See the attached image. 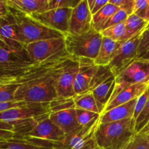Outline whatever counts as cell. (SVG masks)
<instances>
[{"label":"cell","mask_w":149,"mask_h":149,"mask_svg":"<svg viewBox=\"0 0 149 149\" xmlns=\"http://www.w3.org/2000/svg\"><path fill=\"white\" fill-rule=\"evenodd\" d=\"M3 84H3V82H1V81H0V86L3 85Z\"/></svg>","instance_id":"f6af8a7d"},{"label":"cell","mask_w":149,"mask_h":149,"mask_svg":"<svg viewBox=\"0 0 149 149\" xmlns=\"http://www.w3.org/2000/svg\"><path fill=\"white\" fill-rule=\"evenodd\" d=\"M149 122V100L143 109L142 111L135 119V132L139 133Z\"/></svg>","instance_id":"4dcf8cb0"},{"label":"cell","mask_w":149,"mask_h":149,"mask_svg":"<svg viewBox=\"0 0 149 149\" xmlns=\"http://www.w3.org/2000/svg\"><path fill=\"white\" fill-rule=\"evenodd\" d=\"M93 15L89 8L87 0H81L78 5L73 9L69 20L68 33L79 35L87 33L92 29Z\"/></svg>","instance_id":"9a60e30c"},{"label":"cell","mask_w":149,"mask_h":149,"mask_svg":"<svg viewBox=\"0 0 149 149\" xmlns=\"http://www.w3.org/2000/svg\"><path fill=\"white\" fill-rule=\"evenodd\" d=\"M49 10L60 8L74 9L81 0H48Z\"/></svg>","instance_id":"d6a6232c"},{"label":"cell","mask_w":149,"mask_h":149,"mask_svg":"<svg viewBox=\"0 0 149 149\" xmlns=\"http://www.w3.org/2000/svg\"><path fill=\"white\" fill-rule=\"evenodd\" d=\"M149 100V84L148 87L146 88V90H145L143 93L142 95L138 99V102H137L136 107H135V113H134L133 118L135 119H136L138 118V116H139V114L141 113V112L142 111L143 109L144 108L145 105L146 104V103Z\"/></svg>","instance_id":"d590c367"},{"label":"cell","mask_w":149,"mask_h":149,"mask_svg":"<svg viewBox=\"0 0 149 149\" xmlns=\"http://www.w3.org/2000/svg\"><path fill=\"white\" fill-rule=\"evenodd\" d=\"M142 33L143 31L123 42L117 49L114 57L108 65L115 77H117L137 60L138 48Z\"/></svg>","instance_id":"9c48e42d"},{"label":"cell","mask_w":149,"mask_h":149,"mask_svg":"<svg viewBox=\"0 0 149 149\" xmlns=\"http://www.w3.org/2000/svg\"><path fill=\"white\" fill-rule=\"evenodd\" d=\"M71 56L35 63L13 84H19L15 100L26 103H51L58 99L56 84L67 60Z\"/></svg>","instance_id":"6da1fadb"},{"label":"cell","mask_w":149,"mask_h":149,"mask_svg":"<svg viewBox=\"0 0 149 149\" xmlns=\"http://www.w3.org/2000/svg\"><path fill=\"white\" fill-rule=\"evenodd\" d=\"M9 12V7L6 3V0H0V15Z\"/></svg>","instance_id":"60d3db41"},{"label":"cell","mask_w":149,"mask_h":149,"mask_svg":"<svg viewBox=\"0 0 149 149\" xmlns=\"http://www.w3.org/2000/svg\"><path fill=\"white\" fill-rule=\"evenodd\" d=\"M49 117L65 135L75 132L81 127L77 121L75 108L51 111Z\"/></svg>","instance_id":"e0dca14e"},{"label":"cell","mask_w":149,"mask_h":149,"mask_svg":"<svg viewBox=\"0 0 149 149\" xmlns=\"http://www.w3.org/2000/svg\"><path fill=\"white\" fill-rule=\"evenodd\" d=\"M119 10V7L115 6L114 4H111L109 1L100 11L93 15V21H92L93 29L100 33L106 22Z\"/></svg>","instance_id":"603a6c76"},{"label":"cell","mask_w":149,"mask_h":149,"mask_svg":"<svg viewBox=\"0 0 149 149\" xmlns=\"http://www.w3.org/2000/svg\"><path fill=\"white\" fill-rule=\"evenodd\" d=\"M148 24V22L136 15L132 14L131 15H129L125 21V26L130 39L133 37L135 35L143 31Z\"/></svg>","instance_id":"4316f807"},{"label":"cell","mask_w":149,"mask_h":149,"mask_svg":"<svg viewBox=\"0 0 149 149\" xmlns=\"http://www.w3.org/2000/svg\"><path fill=\"white\" fill-rule=\"evenodd\" d=\"M140 59H149V50L144 55H143Z\"/></svg>","instance_id":"ee69618b"},{"label":"cell","mask_w":149,"mask_h":149,"mask_svg":"<svg viewBox=\"0 0 149 149\" xmlns=\"http://www.w3.org/2000/svg\"><path fill=\"white\" fill-rule=\"evenodd\" d=\"M149 50V27L146 29L141 33L140 43L138 48L137 60L140 59Z\"/></svg>","instance_id":"836d02e7"},{"label":"cell","mask_w":149,"mask_h":149,"mask_svg":"<svg viewBox=\"0 0 149 149\" xmlns=\"http://www.w3.org/2000/svg\"><path fill=\"white\" fill-rule=\"evenodd\" d=\"M26 103H27L23 101H17V100H14V101L11 102H6V103H0V112H3L4 111L13 109V108L23 106Z\"/></svg>","instance_id":"f35d334b"},{"label":"cell","mask_w":149,"mask_h":149,"mask_svg":"<svg viewBox=\"0 0 149 149\" xmlns=\"http://www.w3.org/2000/svg\"><path fill=\"white\" fill-rule=\"evenodd\" d=\"M144 20H145L146 22H148V23H149V4L148 6V8H147V11H146V16Z\"/></svg>","instance_id":"b9f144b4"},{"label":"cell","mask_w":149,"mask_h":149,"mask_svg":"<svg viewBox=\"0 0 149 149\" xmlns=\"http://www.w3.org/2000/svg\"><path fill=\"white\" fill-rule=\"evenodd\" d=\"M124 149H149V132L136 133Z\"/></svg>","instance_id":"83f0119b"},{"label":"cell","mask_w":149,"mask_h":149,"mask_svg":"<svg viewBox=\"0 0 149 149\" xmlns=\"http://www.w3.org/2000/svg\"><path fill=\"white\" fill-rule=\"evenodd\" d=\"M140 132H142V133H146V132H149V122L148 123V125L142 130Z\"/></svg>","instance_id":"7bdbcfd3"},{"label":"cell","mask_w":149,"mask_h":149,"mask_svg":"<svg viewBox=\"0 0 149 149\" xmlns=\"http://www.w3.org/2000/svg\"><path fill=\"white\" fill-rule=\"evenodd\" d=\"M0 149H54L25 138H13L0 142Z\"/></svg>","instance_id":"cb8c5ba5"},{"label":"cell","mask_w":149,"mask_h":149,"mask_svg":"<svg viewBox=\"0 0 149 149\" xmlns=\"http://www.w3.org/2000/svg\"><path fill=\"white\" fill-rule=\"evenodd\" d=\"M122 43L123 42H116L109 38L103 37L98 55L94 60L96 65L108 66Z\"/></svg>","instance_id":"7402d4cb"},{"label":"cell","mask_w":149,"mask_h":149,"mask_svg":"<svg viewBox=\"0 0 149 149\" xmlns=\"http://www.w3.org/2000/svg\"><path fill=\"white\" fill-rule=\"evenodd\" d=\"M109 1L119 7L120 10L126 12L128 15L133 14L135 0H109Z\"/></svg>","instance_id":"e575fe53"},{"label":"cell","mask_w":149,"mask_h":149,"mask_svg":"<svg viewBox=\"0 0 149 149\" xmlns=\"http://www.w3.org/2000/svg\"><path fill=\"white\" fill-rule=\"evenodd\" d=\"M0 45L15 50H26V47L19 40L15 20L9 10L0 15Z\"/></svg>","instance_id":"4fadbf2b"},{"label":"cell","mask_w":149,"mask_h":149,"mask_svg":"<svg viewBox=\"0 0 149 149\" xmlns=\"http://www.w3.org/2000/svg\"><path fill=\"white\" fill-rule=\"evenodd\" d=\"M100 124V117L79 130L65 135L61 142L54 143L55 149H98L95 132Z\"/></svg>","instance_id":"52a82bcc"},{"label":"cell","mask_w":149,"mask_h":149,"mask_svg":"<svg viewBox=\"0 0 149 149\" xmlns=\"http://www.w3.org/2000/svg\"><path fill=\"white\" fill-rule=\"evenodd\" d=\"M149 81H146V82L131 84V85L126 87L111 101L108 103L103 112L108 111L111 110V109H113L116 106L125 104V103H128V102L131 101L134 99L139 98L142 95L143 93L145 92V90H146Z\"/></svg>","instance_id":"ac0fdd59"},{"label":"cell","mask_w":149,"mask_h":149,"mask_svg":"<svg viewBox=\"0 0 149 149\" xmlns=\"http://www.w3.org/2000/svg\"><path fill=\"white\" fill-rule=\"evenodd\" d=\"M73 98L75 104V109H84L100 114L93 93L78 95Z\"/></svg>","instance_id":"484cf974"},{"label":"cell","mask_w":149,"mask_h":149,"mask_svg":"<svg viewBox=\"0 0 149 149\" xmlns=\"http://www.w3.org/2000/svg\"><path fill=\"white\" fill-rule=\"evenodd\" d=\"M34 64L26 49L15 50L0 45V81L3 84L13 83Z\"/></svg>","instance_id":"277c9868"},{"label":"cell","mask_w":149,"mask_h":149,"mask_svg":"<svg viewBox=\"0 0 149 149\" xmlns=\"http://www.w3.org/2000/svg\"><path fill=\"white\" fill-rule=\"evenodd\" d=\"M49 113L44 116L29 133L23 136H14L18 138H33L42 141L61 142L65 138V134L49 119Z\"/></svg>","instance_id":"5bb4252c"},{"label":"cell","mask_w":149,"mask_h":149,"mask_svg":"<svg viewBox=\"0 0 149 149\" xmlns=\"http://www.w3.org/2000/svg\"><path fill=\"white\" fill-rule=\"evenodd\" d=\"M50 112V103H27L23 106L0 112V121L11 122L33 119Z\"/></svg>","instance_id":"8fae6325"},{"label":"cell","mask_w":149,"mask_h":149,"mask_svg":"<svg viewBox=\"0 0 149 149\" xmlns=\"http://www.w3.org/2000/svg\"><path fill=\"white\" fill-rule=\"evenodd\" d=\"M7 6L29 15L49 10L48 0H6Z\"/></svg>","instance_id":"44dd1931"},{"label":"cell","mask_w":149,"mask_h":149,"mask_svg":"<svg viewBox=\"0 0 149 149\" xmlns=\"http://www.w3.org/2000/svg\"><path fill=\"white\" fill-rule=\"evenodd\" d=\"M15 133L10 131H6V130H0V142L4 140L10 139V138H14Z\"/></svg>","instance_id":"ab89813d"},{"label":"cell","mask_w":149,"mask_h":149,"mask_svg":"<svg viewBox=\"0 0 149 149\" xmlns=\"http://www.w3.org/2000/svg\"><path fill=\"white\" fill-rule=\"evenodd\" d=\"M79 69V58H68L65 63L62 73L56 84L58 99H68L75 97L74 82Z\"/></svg>","instance_id":"30bf717a"},{"label":"cell","mask_w":149,"mask_h":149,"mask_svg":"<svg viewBox=\"0 0 149 149\" xmlns=\"http://www.w3.org/2000/svg\"><path fill=\"white\" fill-rule=\"evenodd\" d=\"M138 99H134L128 103L120 105L106 112H103L100 116V123H109L132 118L135 113Z\"/></svg>","instance_id":"d6986e66"},{"label":"cell","mask_w":149,"mask_h":149,"mask_svg":"<svg viewBox=\"0 0 149 149\" xmlns=\"http://www.w3.org/2000/svg\"><path fill=\"white\" fill-rule=\"evenodd\" d=\"M79 69L74 82V92L76 95L82 94L88 90L92 79L98 70L99 66L94 60L89 58H79Z\"/></svg>","instance_id":"2e32d148"},{"label":"cell","mask_w":149,"mask_h":149,"mask_svg":"<svg viewBox=\"0 0 149 149\" xmlns=\"http://www.w3.org/2000/svg\"><path fill=\"white\" fill-rule=\"evenodd\" d=\"M116 85V77L114 75L109 77L108 79L99 84L93 92V96L97 103V108L100 112V114L106 109L109 103L112 94L113 93Z\"/></svg>","instance_id":"ffe728a7"},{"label":"cell","mask_w":149,"mask_h":149,"mask_svg":"<svg viewBox=\"0 0 149 149\" xmlns=\"http://www.w3.org/2000/svg\"><path fill=\"white\" fill-rule=\"evenodd\" d=\"M19 84L10 83L0 86V103L14 101L15 95Z\"/></svg>","instance_id":"f1b7e54d"},{"label":"cell","mask_w":149,"mask_h":149,"mask_svg":"<svg viewBox=\"0 0 149 149\" xmlns=\"http://www.w3.org/2000/svg\"><path fill=\"white\" fill-rule=\"evenodd\" d=\"M76 112L77 121L81 127H85L90 125L91 122L97 119L100 116L99 113L80 109H76Z\"/></svg>","instance_id":"f546056e"},{"label":"cell","mask_w":149,"mask_h":149,"mask_svg":"<svg viewBox=\"0 0 149 149\" xmlns=\"http://www.w3.org/2000/svg\"><path fill=\"white\" fill-rule=\"evenodd\" d=\"M25 47L34 63L71 56L65 47V36L32 42Z\"/></svg>","instance_id":"8992f818"},{"label":"cell","mask_w":149,"mask_h":149,"mask_svg":"<svg viewBox=\"0 0 149 149\" xmlns=\"http://www.w3.org/2000/svg\"><path fill=\"white\" fill-rule=\"evenodd\" d=\"M146 81H149V59L136 60L116 77V85L109 102L127 86Z\"/></svg>","instance_id":"ba28073f"},{"label":"cell","mask_w":149,"mask_h":149,"mask_svg":"<svg viewBox=\"0 0 149 149\" xmlns=\"http://www.w3.org/2000/svg\"><path fill=\"white\" fill-rule=\"evenodd\" d=\"M108 2H109V0H103V1L87 0V4H88L89 8H90V12H91L92 15H94L97 12L100 11Z\"/></svg>","instance_id":"74e56055"},{"label":"cell","mask_w":149,"mask_h":149,"mask_svg":"<svg viewBox=\"0 0 149 149\" xmlns=\"http://www.w3.org/2000/svg\"><path fill=\"white\" fill-rule=\"evenodd\" d=\"M148 4L149 0H135L133 14L139 16L141 18H145Z\"/></svg>","instance_id":"8d00e7d4"},{"label":"cell","mask_w":149,"mask_h":149,"mask_svg":"<svg viewBox=\"0 0 149 149\" xmlns=\"http://www.w3.org/2000/svg\"><path fill=\"white\" fill-rule=\"evenodd\" d=\"M128 17H129V15H128V14L126 12L119 9V10H118L116 13H114V14L110 17V19L106 22L105 26H103V30L108 29V28L109 27H111V26L120 24V23H125V21H126L127 19L128 18Z\"/></svg>","instance_id":"1f68e13d"},{"label":"cell","mask_w":149,"mask_h":149,"mask_svg":"<svg viewBox=\"0 0 149 149\" xmlns=\"http://www.w3.org/2000/svg\"><path fill=\"white\" fill-rule=\"evenodd\" d=\"M135 134V119L132 117L100 123L95 132V140L99 149H124Z\"/></svg>","instance_id":"7a4b0ae2"},{"label":"cell","mask_w":149,"mask_h":149,"mask_svg":"<svg viewBox=\"0 0 149 149\" xmlns=\"http://www.w3.org/2000/svg\"><path fill=\"white\" fill-rule=\"evenodd\" d=\"M100 33L103 37L109 38L116 42H125L130 39L125 23H120L104 29L100 32Z\"/></svg>","instance_id":"d4e9b609"},{"label":"cell","mask_w":149,"mask_h":149,"mask_svg":"<svg viewBox=\"0 0 149 149\" xmlns=\"http://www.w3.org/2000/svg\"><path fill=\"white\" fill-rule=\"evenodd\" d=\"M103 36L92 28L88 32L79 35L65 34V47L73 58L95 60L98 55Z\"/></svg>","instance_id":"5b68a950"},{"label":"cell","mask_w":149,"mask_h":149,"mask_svg":"<svg viewBox=\"0 0 149 149\" xmlns=\"http://www.w3.org/2000/svg\"><path fill=\"white\" fill-rule=\"evenodd\" d=\"M8 7L15 20L19 40L24 46L38 41L65 36V34L45 26L30 15Z\"/></svg>","instance_id":"3957f363"},{"label":"cell","mask_w":149,"mask_h":149,"mask_svg":"<svg viewBox=\"0 0 149 149\" xmlns=\"http://www.w3.org/2000/svg\"><path fill=\"white\" fill-rule=\"evenodd\" d=\"M72 10L73 9L71 8L54 9L42 13H33L30 15L45 26L66 34L68 33Z\"/></svg>","instance_id":"7c38bea8"},{"label":"cell","mask_w":149,"mask_h":149,"mask_svg":"<svg viewBox=\"0 0 149 149\" xmlns=\"http://www.w3.org/2000/svg\"><path fill=\"white\" fill-rule=\"evenodd\" d=\"M98 149H99V148H98Z\"/></svg>","instance_id":"bcb514c9"}]
</instances>
